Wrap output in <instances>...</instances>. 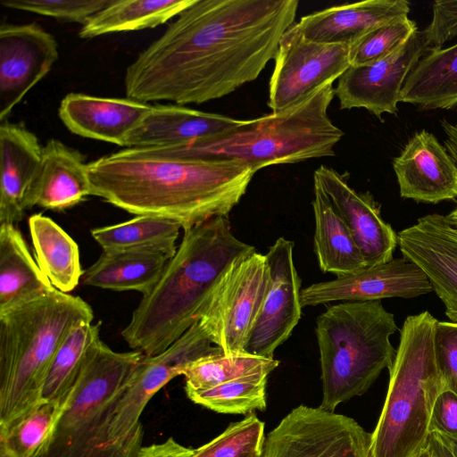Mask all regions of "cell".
I'll use <instances>...</instances> for the list:
<instances>
[{
    "instance_id": "cell-12",
    "label": "cell",
    "mask_w": 457,
    "mask_h": 457,
    "mask_svg": "<svg viewBox=\"0 0 457 457\" xmlns=\"http://www.w3.org/2000/svg\"><path fill=\"white\" fill-rule=\"evenodd\" d=\"M350 45L306 39L295 23L281 37L269 83L271 112L300 102L320 87L335 82L351 66Z\"/></svg>"
},
{
    "instance_id": "cell-32",
    "label": "cell",
    "mask_w": 457,
    "mask_h": 457,
    "mask_svg": "<svg viewBox=\"0 0 457 457\" xmlns=\"http://www.w3.org/2000/svg\"><path fill=\"white\" fill-rule=\"evenodd\" d=\"M181 225L169 218L137 215L124 222L96 228L94 239L104 249L156 248L175 254Z\"/></svg>"
},
{
    "instance_id": "cell-11",
    "label": "cell",
    "mask_w": 457,
    "mask_h": 457,
    "mask_svg": "<svg viewBox=\"0 0 457 457\" xmlns=\"http://www.w3.org/2000/svg\"><path fill=\"white\" fill-rule=\"evenodd\" d=\"M370 440L353 419L301 404L265 436L262 457H371Z\"/></svg>"
},
{
    "instance_id": "cell-33",
    "label": "cell",
    "mask_w": 457,
    "mask_h": 457,
    "mask_svg": "<svg viewBox=\"0 0 457 457\" xmlns=\"http://www.w3.org/2000/svg\"><path fill=\"white\" fill-rule=\"evenodd\" d=\"M101 322L81 321L74 326L57 351L50 367L43 398L66 402L94 345L101 340Z\"/></svg>"
},
{
    "instance_id": "cell-8",
    "label": "cell",
    "mask_w": 457,
    "mask_h": 457,
    "mask_svg": "<svg viewBox=\"0 0 457 457\" xmlns=\"http://www.w3.org/2000/svg\"><path fill=\"white\" fill-rule=\"evenodd\" d=\"M99 340L89 352L46 449L40 457H116L109 430L117 404L142 359Z\"/></svg>"
},
{
    "instance_id": "cell-7",
    "label": "cell",
    "mask_w": 457,
    "mask_h": 457,
    "mask_svg": "<svg viewBox=\"0 0 457 457\" xmlns=\"http://www.w3.org/2000/svg\"><path fill=\"white\" fill-rule=\"evenodd\" d=\"M396 330L394 314L380 300L339 302L317 318L321 409L334 411L364 394L383 370L391 368L396 350L390 337Z\"/></svg>"
},
{
    "instance_id": "cell-36",
    "label": "cell",
    "mask_w": 457,
    "mask_h": 457,
    "mask_svg": "<svg viewBox=\"0 0 457 457\" xmlns=\"http://www.w3.org/2000/svg\"><path fill=\"white\" fill-rule=\"evenodd\" d=\"M264 441V422L253 412L196 448L193 457H262Z\"/></svg>"
},
{
    "instance_id": "cell-28",
    "label": "cell",
    "mask_w": 457,
    "mask_h": 457,
    "mask_svg": "<svg viewBox=\"0 0 457 457\" xmlns=\"http://www.w3.org/2000/svg\"><path fill=\"white\" fill-rule=\"evenodd\" d=\"M314 251L320 268L337 277L367 268L348 228L321 188L313 184Z\"/></svg>"
},
{
    "instance_id": "cell-45",
    "label": "cell",
    "mask_w": 457,
    "mask_h": 457,
    "mask_svg": "<svg viewBox=\"0 0 457 457\" xmlns=\"http://www.w3.org/2000/svg\"><path fill=\"white\" fill-rule=\"evenodd\" d=\"M419 457H439L435 452L431 445L427 441V444L422 450L418 453Z\"/></svg>"
},
{
    "instance_id": "cell-35",
    "label": "cell",
    "mask_w": 457,
    "mask_h": 457,
    "mask_svg": "<svg viewBox=\"0 0 457 457\" xmlns=\"http://www.w3.org/2000/svg\"><path fill=\"white\" fill-rule=\"evenodd\" d=\"M268 376L253 375L230 380L213 387L186 392L195 403L218 413L250 414L265 411Z\"/></svg>"
},
{
    "instance_id": "cell-15",
    "label": "cell",
    "mask_w": 457,
    "mask_h": 457,
    "mask_svg": "<svg viewBox=\"0 0 457 457\" xmlns=\"http://www.w3.org/2000/svg\"><path fill=\"white\" fill-rule=\"evenodd\" d=\"M58 56L55 38L37 23L1 25V121L46 77Z\"/></svg>"
},
{
    "instance_id": "cell-18",
    "label": "cell",
    "mask_w": 457,
    "mask_h": 457,
    "mask_svg": "<svg viewBox=\"0 0 457 457\" xmlns=\"http://www.w3.org/2000/svg\"><path fill=\"white\" fill-rule=\"evenodd\" d=\"M397 244L403 256L426 274L445 315L457 322V230L445 216L432 213L400 231Z\"/></svg>"
},
{
    "instance_id": "cell-25",
    "label": "cell",
    "mask_w": 457,
    "mask_h": 457,
    "mask_svg": "<svg viewBox=\"0 0 457 457\" xmlns=\"http://www.w3.org/2000/svg\"><path fill=\"white\" fill-rule=\"evenodd\" d=\"M173 257L156 248L104 249L82 276L85 286L149 293Z\"/></svg>"
},
{
    "instance_id": "cell-19",
    "label": "cell",
    "mask_w": 457,
    "mask_h": 457,
    "mask_svg": "<svg viewBox=\"0 0 457 457\" xmlns=\"http://www.w3.org/2000/svg\"><path fill=\"white\" fill-rule=\"evenodd\" d=\"M400 195L437 204L457 197V164L430 132H416L393 162Z\"/></svg>"
},
{
    "instance_id": "cell-42",
    "label": "cell",
    "mask_w": 457,
    "mask_h": 457,
    "mask_svg": "<svg viewBox=\"0 0 457 457\" xmlns=\"http://www.w3.org/2000/svg\"><path fill=\"white\" fill-rule=\"evenodd\" d=\"M196 448L187 447L173 437L143 446L137 457H193Z\"/></svg>"
},
{
    "instance_id": "cell-3",
    "label": "cell",
    "mask_w": 457,
    "mask_h": 457,
    "mask_svg": "<svg viewBox=\"0 0 457 457\" xmlns=\"http://www.w3.org/2000/svg\"><path fill=\"white\" fill-rule=\"evenodd\" d=\"M183 231L176 253L121 331L129 346L146 356L161 353L184 335L227 269L255 251L233 234L228 217Z\"/></svg>"
},
{
    "instance_id": "cell-4",
    "label": "cell",
    "mask_w": 457,
    "mask_h": 457,
    "mask_svg": "<svg viewBox=\"0 0 457 457\" xmlns=\"http://www.w3.org/2000/svg\"><path fill=\"white\" fill-rule=\"evenodd\" d=\"M329 82L284 110L271 112L219 135L170 146L145 147L187 160H234L255 172L271 165L334 156L344 132L328 115L335 96Z\"/></svg>"
},
{
    "instance_id": "cell-23",
    "label": "cell",
    "mask_w": 457,
    "mask_h": 457,
    "mask_svg": "<svg viewBox=\"0 0 457 457\" xmlns=\"http://www.w3.org/2000/svg\"><path fill=\"white\" fill-rule=\"evenodd\" d=\"M409 12L406 0H367L314 12L295 25L308 40L350 45L372 29L407 17Z\"/></svg>"
},
{
    "instance_id": "cell-22",
    "label": "cell",
    "mask_w": 457,
    "mask_h": 457,
    "mask_svg": "<svg viewBox=\"0 0 457 457\" xmlns=\"http://www.w3.org/2000/svg\"><path fill=\"white\" fill-rule=\"evenodd\" d=\"M244 120L179 104H155L127 137L126 147L179 145L227 132Z\"/></svg>"
},
{
    "instance_id": "cell-10",
    "label": "cell",
    "mask_w": 457,
    "mask_h": 457,
    "mask_svg": "<svg viewBox=\"0 0 457 457\" xmlns=\"http://www.w3.org/2000/svg\"><path fill=\"white\" fill-rule=\"evenodd\" d=\"M268 282L265 254L254 251L227 269L200 308L196 321L225 355L245 354Z\"/></svg>"
},
{
    "instance_id": "cell-46",
    "label": "cell",
    "mask_w": 457,
    "mask_h": 457,
    "mask_svg": "<svg viewBox=\"0 0 457 457\" xmlns=\"http://www.w3.org/2000/svg\"><path fill=\"white\" fill-rule=\"evenodd\" d=\"M445 218L449 224L457 230V207L449 214L445 215Z\"/></svg>"
},
{
    "instance_id": "cell-5",
    "label": "cell",
    "mask_w": 457,
    "mask_h": 457,
    "mask_svg": "<svg viewBox=\"0 0 457 457\" xmlns=\"http://www.w3.org/2000/svg\"><path fill=\"white\" fill-rule=\"evenodd\" d=\"M92 308L53 288L0 312V427L44 400L46 378L61 345Z\"/></svg>"
},
{
    "instance_id": "cell-43",
    "label": "cell",
    "mask_w": 457,
    "mask_h": 457,
    "mask_svg": "<svg viewBox=\"0 0 457 457\" xmlns=\"http://www.w3.org/2000/svg\"><path fill=\"white\" fill-rule=\"evenodd\" d=\"M439 457H457V444L436 432H430L428 438Z\"/></svg>"
},
{
    "instance_id": "cell-34",
    "label": "cell",
    "mask_w": 457,
    "mask_h": 457,
    "mask_svg": "<svg viewBox=\"0 0 457 457\" xmlns=\"http://www.w3.org/2000/svg\"><path fill=\"white\" fill-rule=\"evenodd\" d=\"M279 364L276 359L249 354H218L198 359L183 371L185 391H200L244 377L269 375Z\"/></svg>"
},
{
    "instance_id": "cell-20",
    "label": "cell",
    "mask_w": 457,
    "mask_h": 457,
    "mask_svg": "<svg viewBox=\"0 0 457 457\" xmlns=\"http://www.w3.org/2000/svg\"><path fill=\"white\" fill-rule=\"evenodd\" d=\"M43 145L22 124L0 125V225L16 226L24 217L38 175Z\"/></svg>"
},
{
    "instance_id": "cell-30",
    "label": "cell",
    "mask_w": 457,
    "mask_h": 457,
    "mask_svg": "<svg viewBox=\"0 0 457 457\" xmlns=\"http://www.w3.org/2000/svg\"><path fill=\"white\" fill-rule=\"evenodd\" d=\"M194 0H112L81 27L79 36L92 38L113 32L155 28L177 17Z\"/></svg>"
},
{
    "instance_id": "cell-41",
    "label": "cell",
    "mask_w": 457,
    "mask_h": 457,
    "mask_svg": "<svg viewBox=\"0 0 457 457\" xmlns=\"http://www.w3.org/2000/svg\"><path fill=\"white\" fill-rule=\"evenodd\" d=\"M436 432L457 444V395L445 389L433 407L429 433Z\"/></svg>"
},
{
    "instance_id": "cell-1",
    "label": "cell",
    "mask_w": 457,
    "mask_h": 457,
    "mask_svg": "<svg viewBox=\"0 0 457 457\" xmlns=\"http://www.w3.org/2000/svg\"><path fill=\"white\" fill-rule=\"evenodd\" d=\"M298 0H194L126 70L127 98L203 104L255 80Z\"/></svg>"
},
{
    "instance_id": "cell-48",
    "label": "cell",
    "mask_w": 457,
    "mask_h": 457,
    "mask_svg": "<svg viewBox=\"0 0 457 457\" xmlns=\"http://www.w3.org/2000/svg\"><path fill=\"white\" fill-rule=\"evenodd\" d=\"M415 457H419L418 454Z\"/></svg>"
},
{
    "instance_id": "cell-27",
    "label": "cell",
    "mask_w": 457,
    "mask_h": 457,
    "mask_svg": "<svg viewBox=\"0 0 457 457\" xmlns=\"http://www.w3.org/2000/svg\"><path fill=\"white\" fill-rule=\"evenodd\" d=\"M400 102L426 110L457 104V44L428 50L408 75Z\"/></svg>"
},
{
    "instance_id": "cell-9",
    "label": "cell",
    "mask_w": 457,
    "mask_h": 457,
    "mask_svg": "<svg viewBox=\"0 0 457 457\" xmlns=\"http://www.w3.org/2000/svg\"><path fill=\"white\" fill-rule=\"evenodd\" d=\"M201 328L198 321L159 354L144 355L135 375L119 401L109 430L111 448L116 457H137L143 447L140 417L148 402L167 383L193 361L222 354ZM224 354V353H223Z\"/></svg>"
},
{
    "instance_id": "cell-39",
    "label": "cell",
    "mask_w": 457,
    "mask_h": 457,
    "mask_svg": "<svg viewBox=\"0 0 457 457\" xmlns=\"http://www.w3.org/2000/svg\"><path fill=\"white\" fill-rule=\"evenodd\" d=\"M435 349L445 387L457 395V322L437 321Z\"/></svg>"
},
{
    "instance_id": "cell-17",
    "label": "cell",
    "mask_w": 457,
    "mask_h": 457,
    "mask_svg": "<svg viewBox=\"0 0 457 457\" xmlns=\"http://www.w3.org/2000/svg\"><path fill=\"white\" fill-rule=\"evenodd\" d=\"M319 186L341 217L364 259L373 267L393 259L397 235L381 217L380 207L369 193L355 191L348 184V173L321 165L313 173Z\"/></svg>"
},
{
    "instance_id": "cell-29",
    "label": "cell",
    "mask_w": 457,
    "mask_h": 457,
    "mask_svg": "<svg viewBox=\"0 0 457 457\" xmlns=\"http://www.w3.org/2000/svg\"><path fill=\"white\" fill-rule=\"evenodd\" d=\"M29 228L36 261L53 287L72 291L83 276L77 243L51 218L41 213L29 217Z\"/></svg>"
},
{
    "instance_id": "cell-31",
    "label": "cell",
    "mask_w": 457,
    "mask_h": 457,
    "mask_svg": "<svg viewBox=\"0 0 457 457\" xmlns=\"http://www.w3.org/2000/svg\"><path fill=\"white\" fill-rule=\"evenodd\" d=\"M67 403L44 399L21 416L1 426L0 451L12 457H40Z\"/></svg>"
},
{
    "instance_id": "cell-21",
    "label": "cell",
    "mask_w": 457,
    "mask_h": 457,
    "mask_svg": "<svg viewBox=\"0 0 457 457\" xmlns=\"http://www.w3.org/2000/svg\"><path fill=\"white\" fill-rule=\"evenodd\" d=\"M150 104L129 98L70 93L61 101L59 117L73 134L125 146Z\"/></svg>"
},
{
    "instance_id": "cell-38",
    "label": "cell",
    "mask_w": 457,
    "mask_h": 457,
    "mask_svg": "<svg viewBox=\"0 0 457 457\" xmlns=\"http://www.w3.org/2000/svg\"><path fill=\"white\" fill-rule=\"evenodd\" d=\"M112 0H3L7 8L53 17L84 26Z\"/></svg>"
},
{
    "instance_id": "cell-2",
    "label": "cell",
    "mask_w": 457,
    "mask_h": 457,
    "mask_svg": "<svg viewBox=\"0 0 457 457\" xmlns=\"http://www.w3.org/2000/svg\"><path fill=\"white\" fill-rule=\"evenodd\" d=\"M91 195L135 215L169 218L187 229L228 217L255 171L234 160H187L127 147L87 163Z\"/></svg>"
},
{
    "instance_id": "cell-37",
    "label": "cell",
    "mask_w": 457,
    "mask_h": 457,
    "mask_svg": "<svg viewBox=\"0 0 457 457\" xmlns=\"http://www.w3.org/2000/svg\"><path fill=\"white\" fill-rule=\"evenodd\" d=\"M417 31L416 22L408 16L372 29L350 44L351 66L383 59L404 45Z\"/></svg>"
},
{
    "instance_id": "cell-14",
    "label": "cell",
    "mask_w": 457,
    "mask_h": 457,
    "mask_svg": "<svg viewBox=\"0 0 457 457\" xmlns=\"http://www.w3.org/2000/svg\"><path fill=\"white\" fill-rule=\"evenodd\" d=\"M428 49L422 32L418 30L383 59L350 66L335 87L340 109L364 108L379 119L385 112L395 114L408 75Z\"/></svg>"
},
{
    "instance_id": "cell-6",
    "label": "cell",
    "mask_w": 457,
    "mask_h": 457,
    "mask_svg": "<svg viewBox=\"0 0 457 457\" xmlns=\"http://www.w3.org/2000/svg\"><path fill=\"white\" fill-rule=\"evenodd\" d=\"M437 321L425 311L403 324L384 406L371 433V457H415L427 444L434 404L445 389L435 349Z\"/></svg>"
},
{
    "instance_id": "cell-40",
    "label": "cell",
    "mask_w": 457,
    "mask_h": 457,
    "mask_svg": "<svg viewBox=\"0 0 457 457\" xmlns=\"http://www.w3.org/2000/svg\"><path fill=\"white\" fill-rule=\"evenodd\" d=\"M428 48H442L457 37V0H437L432 7V19L421 31Z\"/></svg>"
},
{
    "instance_id": "cell-13",
    "label": "cell",
    "mask_w": 457,
    "mask_h": 457,
    "mask_svg": "<svg viewBox=\"0 0 457 457\" xmlns=\"http://www.w3.org/2000/svg\"><path fill=\"white\" fill-rule=\"evenodd\" d=\"M294 243L279 237L265 253L269 282L245 353L274 359L301 319V279L293 258Z\"/></svg>"
},
{
    "instance_id": "cell-24",
    "label": "cell",
    "mask_w": 457,
    "mask_h": 457,
    "mask_svg": "<svg viewBox=\"0 0 457 457\" xmlns=\"http://www.w3.org/2000/svg\"><path fill=\"white\" fill-rule=\"evenodd\" d=\"M91 195L87 163L77 150L52 138L43 145L38 175L30 192L28 208L35 205L62 211Z\"/></svg>"
},
{
    "instance_id": "cell-44",
    "label": "cell",
    "mask_w": 457,
    "mask_h": 457,
    "mask_svg": "<svg viewBox=\"0 0 457 457\" xmlns=\"http://www.w3.org/2000/svg\"><path fill=\"white\" fill-rule=\"evenodd\" d=\"M442 127L446 135L445 148L457 164V123L452 124L446 120L442 122Z\"/></svg>"
},
{
    "instance_id": "cell-26",
    "label": "cell",
    "mask_w": 457,
    "mask_h": 457,
    "mask_svg": "<svg viewBox=\"0 0 457 457\" xmlns=\"http://www.w3.org/2000/svg\"><path fill=\"white\" fill-rule=\"evenodd\" d=\"M54 288L14 225H0V312Z\"/></svg>"
},
{
    "instance_id": "cell-47",
    "label": "cell",
    "mask_w": 457,
    "mask_h": 457,
    "mask_svg": "<svg viewBox=\"0 0 457 457\" xmlns=\"http://www.w3.org/2000/svg\"><path fill=\"white\" fill-rule=\"evenodd\" d=\"M0 457H12L3 451H0Z\"/></svg>"
},
{
    "instance_id": "cell-16",
    "label": "cell",
    "mask_w": 457,
    "mask_h": 457,
    "mask_svg": "<svg viewBox=\"0 0 457 457\" xmlns=\"http://www.w3.org/2000/svg\"><path fill=\"white\" fill-rule=\"evenodd\" d=\"M432 290L423 270L403 257L332 280L312 284L301 290V303L305 307L334 302L413 298Z\"/></svg>"
}]
</instances>
